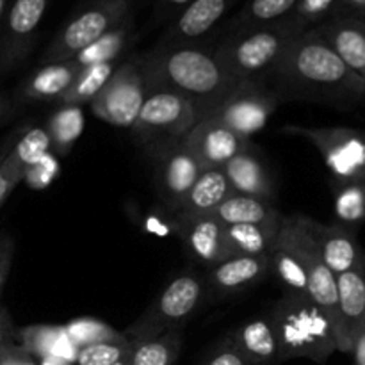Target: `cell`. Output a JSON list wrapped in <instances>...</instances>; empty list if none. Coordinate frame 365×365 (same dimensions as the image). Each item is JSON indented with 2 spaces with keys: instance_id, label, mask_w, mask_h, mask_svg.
Here are the masks:
<instances>
[{
  "instance_id": "obj_1",
  "label": "cell",
  "mask_w": 365,
  "mask_h": 365,
  "mask_svg": "<svg viewBox=\"0 0 365 365\" xmlns=\"http://www.w3.org/2000/svg\"><path fill=\"white\" fill-rule=\"evenodd\" d=\"M267 81L280 100H323L355 106L365 100V82L356 77L317 32H299Z\"/></svg>"
},
{
  "instance_id": "obj_2",
  "label": "cell",
  "mask_w": 365,
  "mask_h": 365,
  "mask_svg": "<svg viewBox=\"0 0 365 365\" xmlns=\"http://www.w3.org/2000/svg\"><path fill=\"white\" fill-rule=\"evenodd\" d=\"M146 82V91L166 89L195 103L202 120L239 82H235L216 56L189 45H175L134 57Z\"/></svg>"
},
{
  "instance_id": "obj_3",
  "label": "cell",
  "mask_w": 365,
  "mask_h": 365,
  "mask_svg": "<svg viewBox=\"0 0 365 365\" xmlns=\"http://www.w3.org/2000/svg\"><path fill=\"white\" fill-rule=\"evenodd\" d=\"M267 317L280 346V362L309 359L324 364L339 351L330 321L309 296L285 291Z\"/></svg>"
},
{
  "instance_id": "obj_4",
  "label": "cell",
  "mask_w": 365,
  "mask_h": 365,
  "mask_svg": "<svg viewBox=\"0 0 365 365\" xmlns=\"http://www.w3.org/2000/svg\"><path fill=\"white\" fill-rule=\"evenodd\" d=\"M205 282L195 271H184L166 284L145 312L123 334L132 342L159 337L171 330H182L198 310Z\"/></svg>"
},
{
  "instance_id": "obj_5",
  "label": "cell",
  "mask_w": 365,
  "mask_h": 365,
  "mask_svg": "<svg viewBox=\"0 0 365 365\" xmlns=\"http://www.w3.org/2000/svg\"><path fill=\"white\" fill-rule=\"evenodd\" d=\"M298 34L294 27L260 29L250 32L245 38L225 43L214 56L235 82H266L284 57L289 43Z\"/></svg>"
},
{
  "instance_id": "obj_6",
  "label": "cell",
  "mask_w": 365,
  "mask_h": 365,
  "mask_svg": "<svg viewBox=\"0 0 365 365\" xmlns=\"http://www.w3.org/2000/svg\"><path fill=\"white\" fill-rule=\"evenodd\" d=\"M280 132L298 135L316 146L335 182L365 184V132L349 127L285 125Z\"/></svg>"
},
{
  "instance_id": "obj_7",
  "label": "cell",
  "mask_w": 365,
  "mask_h": 365,
  "mask_svg": "<svg viewBox=\"0 0 365 365\" xmlns=\"http://www.w3.org/2000/svg\"><path fill=\"white\" fill-rule=\"evenodd\" d=\"M200 121L195 103L166 89L146 91L141 110L130 132L141 146L160 139H184Z\"/></svg>"
},
{
  "instance_id": "obj_8",
  "label": "cell",
  "mask_w": 365,
  "mask_h": 365,
  "mask_svg": "<svg viewBox=\"0 0 365 365\" xmlns=\"http://www.w3.org/2000/svg\"><path fill=\"white\" fill-rule=\"evenodd\" d=\"M280 98L264 81L239 82L217 106L203 118H214L241 138L252 141L257 132L269 123Z\"/></svg>"
},
{
  "instance_id": "obj_9",
  "label": "cell",
  "mask_w": 365,
  "mask_h": 365,
  "mask_svg": "<svg viewBox=\"0 0 365 365\" xmlns=\"http://www.w3.org/2000/svg\"><path fill=\"white\" fill-rule=\"evenodd\" d=\"M143 148L152 160L153 178L160 200L168 212L175 214L203 171V166L185 146L184 139H160Z\"/></svg>"
},
{
  "instance_id": "obj_10",
  "label": "cell",
  "mask_w": 365,
  "mask_h": 365,
  "mask_svg": "<svg viewBox=\"0 0 365 365\" xmlns=\"http://www.w3.org/2000/svg\"><path fill=\"white\" fill-rule=\"evenodd\" d=\"M146 98V82L134 59L120 64L98 95L89 102L91 113L118 128H132Z\"/></svg>"
},
{
  "instance_id": "obj_11",
  "label": "cell",
  "mask_w": 365,
  "mask_h": 365,
  "mask_svg": "<svg viewBox=\"0 0 365 365\" xmlns=\"http://www.w3.org/2000/svg\"><path fill=\"white\" fill-rule=\"evenodd\" d=\"M123 13V6L113 2L107 7H95V9L84 11L75 20L66 25L59 38L48 46L45 52L43 63H61V61L73 59L77 53L98 41L102 36L113 31L114 24L120 20Z\"/></svg>"
},
{
  "instance_id": "obj_12",
  "label": "cell",
  "mask_w": 365,
  "mask_h": 365,
  "mask_svg": "<svg viewBox=\"0 0 365 365\" xmlns=\"http://www.w3.org/2000/svg\"><path fill=\"white\" fill-rule=\"evenodd\" d=\"M173 230L191 259L210 267L232 255L227 227L216 216L175 217Z\"/></svg>"
},
{
  "instance_id": "obj_13",
  "label": "cell",
  "mask_w": 365,
  "mask_h": 365,
  "mask_svg": "<svg viewBox=\"0 0 365 365\" xmlns=\"http://www.w3.org/2000/svg\"><path fill=\"white\" fill-rule=\"evenodd\" d=\"M184 143L205 170V168H223L252 141L241 138L214 118H202L189 130Z\"/></svg>"
},
{
  "instance_id": "obj_14",
  "label": "cell",
  "mask_w": 365,
  "mask_h": 365,
  "mask_svg": "<svg viewBox=\"0 0 365 365\" xmlns=\"http://www.w3.org/2000/svg\"><path fill=\"white\" fill-rule=\"evenodd\" d=\"M46 9V0H16L7 16L0 41V71L13 70L25 59L31 39Z\"/></svg>"
},
{
  "instance_id": "obj_15",
  "label": "cell",
  "mask_w": 365,
  "mask_h": 365,
  "mask_svg": "<svg viewBox=\"0 0 365 365\" xmlns=\"http://www.w3.org/2000/svg\"><path fill=\"white\" fill-rule=\"evenodd\" d=\"M309 228L321 260L335 277L353 269L365 259V253L356 239V228L344 227L341 223L323 225L310 217Z\"/></svg>"
},
{
  "instance_id": "obj_16",
  "label": "cell",
  "mask_w": 365,
  "mask_h": 365,
  "mask_svg": "<svg viewBox=\"0 0 365 365\" xmlns=\"http://www.w3.org/2000/svg\"><path fill=\"white\" fill-rule=\"evenodd\" d=\"M271 273L269 257L230 255L209 267L207 285L220 298L239 294Z\"/></svg>"
},
{
  "instance_id": "obj_17",
  "label": "cell",
  "mask_w": 365,
  "mask_h": 365,
  "mask_svg": "<svg viewBox=\"0 0 365 365\" xmlns=\"http://www.w3.org/2000/svg\"><path fill=\"white\" fill-rule=\"evenodd\" d=\"M223 171L227 175L232 191L237 195L257 196V198L271 200V202L277 196L274 180L271 178L269 170L266 168L253 143H250L234 159L228 160L223 166Z\"/></svg>"
},
{
  "instance_id": "obj_18",
  "label": "cell",
  "mask_w": 365,
  "mask_h": 365,
  "mask_svg": "<svg viewBox=\"0 0 365 365\" xmlns=\"http://www.w3.org/2000/svg\"><path fill=\"white\" fill-rule=\"evenodd\" d=\"M316 32L365 82V18H335Z\"/></svg>"
},
{
  "instance_id": "obj_19",
  "label": "cell",
  "mask_w": 365,
  "mask_h": 365,
  "mask_svg": "<svg viewBox=\"0 0 365 365\" xmlns=\"http://www.w3.org/2000/svg\"><path fill=\"white\" fill-rule=\"evenodd\" d=\"M228 341L248 360L250 365H273L280 362V346L269 317L246 321L228 335Z\"/></svg>"
},
{
  "instance_id": "obj_20",
  "label": "cell",
  "mask_w": 365,
  "mask_h": 365,
  "mask_svg": "<svg viewBox=\"0 0 365 365\" xmlns=\"http://www.w3.org/2000/svg\"><path fill=\"white\" fill-rule=\"evenodd\" d=\"M81 70L73 59L43 64L21 82L18 96L24 102L32 103L59 102Z\"/></svg>"
},
{
  "instance_id": "obj_21",
  "label": "cell",
  "mask_w": 365,
  "mask_h": 365,
  "mask_svg": "<svg viewBox=\"0 0 365 365\" xmlns=\"http://www.w3.org/2000/svg\"><path fill=\"white\" fill-rule=\"evenodd\" d=\"M232 187L227 180L223 168H205L196 178L192 187L178 205L175 217L212 216L217 207L232 195Z\"/></svg>"
},
{
  "instance_id": "obj_22",
  "label": "cell",
  "mask_w": 365,
  "mask_h": 365,
  "mask_svg": "<svg viewBox=\"0 0 365 365\" xmlns=\"http://www.w3.org/2000/svg\"><path fill=\"white\" fill-rule=\"evenodd\" d=\"M16 344L36 360L61 359L75 364L78 348L70 341L64 324H31L16 331Z\"/></svg>"
},
{
  "instance_id": "obj_23",
  "label": "cell",
  "mask_w": 365,
  "mask_h": 365,
  "mask_svg": "<svg viewBox=\"0 0 365 365\" xmlns=\"http://www.w3.org/2000/svg\"><path fill=\"white\" fill-rule=\"evenodd\" d=\"M339 312L348 341L365 323V259L353 269L337 277Z\"/></svg>"
},
{
  "instance_id": "obj_24",
  "label": "cell",
  "mask_w": 365,
  "mask_h": 365,
  "mask_svg": "<svg viewBox=\"0 0 365 365\" xmlns=\"http://www.w3.org/2000/svg\"><path fill=\"white\" fill-rule=\"evenodd\" d=\"M50 152V138L45 125H34L18 135L16 141L0 157V164L6 171L24 182V175L34 166L43 155Z\"/></svg>"
},
{
  "instance_id": "obj_25",
  "label": "cell",
  "mask_w": 365,
  "mask_h": 365,
  "mask_svg": "<svg viewBox=\"0 0 365 365\" xmlns=\"http://www.w3.org/2000/svg\"><path fill=\"white\" fill-rule=\"evenodd\" d=\"M214 216L225 225H264L271 221H278L284 214L273 205L271 200L257 198V196H246L232 192L214 212Z\"/></svg>"
},
{
  "instance_id": "obj_26",
  "label": "cell",
  "mask_w": 365,
  "mask_h": 365,
  "mask_svg": "<svg viewBox=\"0 0 365 365\" xmlns=\"http://www.w3.org/2000/svg\"><path fill=\"white\" fill-rule=\"evenodd\" d=\"M284 220V217H282ZM282 220L264 225H232L227 227L232 255L269 257L280 230Z\"/></svg>"
},
{
  "instance_id": "obj_27",
  "label": "cell",
  "mask_w": 365,
  "mask_h": 365,
  "mask_svg": "<svg viewBox=\"0 0 365 365\" xmlns=\"http://www.w3.org/2000/svg\"><path fill=\"white\" fill-rule=\"evenodd\" d=\"M86 118L81 106H59L46 120L45 128L50 138V152L57 157L70 155L71 148L84 132Z\"/></svg>"
},
{
  "instance_id": "obj_28",
  "label": "cell",
  "mask_w": 365,
  "mask_h": 365,
  "mask_svg": "<svg viewBox=\"0 0 365 365\" xmlns=\"http://www.w3.org/2000/svg\"><path fill=\"white\" fill-rule=\"evenodd\" d=\"M225 9H227V0H195L189 4L175 27V38L178 39L177 45H185V41L202 38L223 16Z\"/></svg>"
},
{
  "instance_id": "obj_29",
  "label": "cell",
  "mask_w": 365,
  "mask_h": 365,
  "mask_svg": "<svg viewBox=\"0 0 365 365\" xmlns=\"http://www.w3.org/2000/svg\"><path fill=\"white\" fill-rule=\"evenodd\" d=\"M182 349V330H171L159 337L132 342L128 365H177Z\"/></svg>"
},
{
  "instance_id": "obj_30",
  "label": "cell",
  "mask_w": 365,
  "mask_h": 365,
  "mask_svg": "<svg viewBox=\"0 0 365 365\" xmlns=\"http://www.w3.org/2000/svg\"><path fill=\"white\" fill-rule=\"evenodd\" d=\"M116 68V61H114V63L93 64V66L82 68L77 73V77H75L73 84L68 88V91L61 96V100L57 103H59V106L81 107L84 106V103H89L96 95H98L100 89L106 86V82L109 81L110 75L114 73Z\"/></svg>"
},
{
  "instance_id": "obj_31",
  "label": "cell",
  "mask_w": 365,
  "mask_h": 365,
  "mask_svg": "<svg viewBox=\"0 0 365 365\" xmlns=\"http://www.w3.org/2000/svg\"><path fill=\"white\" fill-rule=\"evenodd\" d=\"M334 209L337 221L344 227L356 228L365 221L364 182L334 180Z\"/></svg>"
},
{
  "instance_id": "obj_32",
  "label": "cell",
  "mask_w": 365,
  "mask_h": 365,
  "mask_svg": "<svg viewBox=\"0 0 365 365\" xmlns=\"http://www.w3.org/2000/svg\"><path fill=\"white\" fill-rule=\"evenodd\" d=\"M64 330L78 349L98 344V342L118 341V339L125 337L123 331L116 330L110 324L95 319V317H78V319L70 321L68 324H64Z\"/></svg>"
},
{
  "instance_id": "obj_33",
  "label": "cell",
  "mask_w": 365,
  "mask_h": 365,
  "mask_svg": "<svg viewBox=\"0 0 365 365\" xmlns=\"http://www.w3.org/2000/svg\"><path fill=\"white\" fill-rule=\"evenodd\" d=\"M125 43H127V31L125 29H113L106 36H102L98 41H95L91 46L77 53L73 61L78 68L102 63H114L116 57L120 56L121 48L125 46Z\"/></svg>"
},
{
  "instance_id": "obj_34",
  "label": "cell",
  "mask_w": 365,
  "mask_h": 365,
  "mask_svg": "<svg viewBox=\"0 0 365 365\" xmlns=\"http://www.w3.org/2000/svg\"><path fill=\"white\" fill-rule=\"evenodd\" d=\"M132 341L125 335L118 341L98 342V344L81 348L75 359V365H116L128 359Z\"/></svg>"
},
{
  "instance_id": "obj_35",
  "label": "cell",
  "mask_w": 365,
  "mask_h": 365,
  "mask_svg": "<svg viewBox=\"0 0 365 365\" xmlns=\"http://www.w3.org/2000/svg\"><path fill=\"white\" fill-rule=\"evenodd\" d=\"M59 157L56 153L48 152L34 166L29 168L27 173L24 175V182L31 189L41 191V189H46L50 184H53V180L59 177Z\"/></svg>"
},
{
  "instance_id": "obj_36",
  "label": "cell",
  "mask_w": 365,
  "mask_h": 365,
  "mask_svg": "<svg viewBox=\"0 0 365 365\" xmlns=\"http://www.w3.org/2000/svg\"><path fill=\"white\" fill-rule=\"evenodd\" d=\"M296 2L298 0H253L248 18L253 24H267L289 13Z\"/></svg>"
},
{
  "instance_id": "obj_37",
  "label": "cell",
  "mask_w": 365,
  "mask_h": 365,
  "mask_svg": "<svg viewBox=\"0 0 365 365\" xmlns=\"http://www.w3.org/2000/svg\"><path fill=\"white\" fill-rule=\"evenodd\" d=\"M339 0H302L298 6V20H296V24L292 27L298 32H302L303 25L319 20Z\"/></svg>"
},
{
  "instance_id": "obj_38",
  "label": "cell",
  "mask_w": 365,
  "mask_h": 365,
  "mask_svg": "<svg viewBox=\"0 0 365 365\" xmlns=\"http://www.w3.org/2000/svg\"><path fill=\"white\" fill-rule=\"evenodd\" d=\"M203 365H250V362L230 344L228 339H225V342H221V344L207 356Z\"/></svg>"
},
{
  "instance_id": "obj_39",
  "label": "cell",
  "mask_w": 365,
  "mask_h": 365,
  "mask_svg": "<svg viewBox=\"0 0 365 365\" xmlns=\"http://www.w3.org/2000/svg\"><path fill=\"white\" fill-rule=\"evenodd\" d=\"M14 259V239L7 232H0V294L11 273Z\"/></svg>"
},
{
  "instance_id": "obj_40",
  "label": "cell",
  "mask_w": 365,
  "mask_h": 365,
  "mask_svg": "<svg viewBox=\"0 0 365 365\" xmlns=\"http://www.w3.org/2000/svg\"><path fill=\"white\" fill-rule=\"evenodd\" d=\"M0 365H39L38 360L29 355L24 348L18 344L6 346L0 349Z\"/></svg>"
},
{
  "instance_id": "obj_41",
  "label": "cell",
  "mask_w": 365,
  "mask_h": 365,
  "mask_svg": "<svg viewBox=\"0 0 365 365\" xmlns=\"http://www.w3.org/2000/svg\"><path fill=\"white\" fill-rule=\"evenodd\" d=\"M16 328H14L13 319L9 312L0 305V349L6 346L16 344Z\"/></svg>"
},
{
  "instance_id": "obj_42",
  "label": "cell",
  "mask_w": 365,
  "mask_h": 365,
  "mask_svg": "<svg viewBox=\"0 0 365 365\" xmlns=\"http://www.w3.org/2000/svg\"><path fill=\"white\" fill-rule=\"evenodd\" d=\"M339 18H365V0H339Z\"/></svg>"
},
{
  "instance_id": "obj_43",
  "label": "cell",
  "mask_w": 365,
  "mask_h": 365,
  "mask_svg": "<svg viewBox=\"0 0 365 365\" xmlns=\"http://www.w3.org/2000/svg\"><path fill=\"white\" fill-rule=\"evenodd\" d=\"M18 184H21L20 178H16L14 175H11L9 171L4 170L2 164H0V209H2V205L6 203V200L9 198L11 192L16 189Z\"/></svg>"
},
{
  "instance_id": "obj_44",
  "label": "cell",
  "mask_w": 365,
  "mask_h": 365,
  "mask_svg": "<svg viewBox=\"0 0 365 365\" xmlns=\"http://www.w3.org/2000/svg\"><path fill=\"white\" fill-rule=\"evenodd\" d=\"M349 353L353 355L355 365H365V323L353 335Z\"/></svg>"
},
{
  "instance_id": "obj_45",
  "label": "cell",
  "mask_w": 365,
  "mask_h": 365,
  "mask_svg": "<svg viewBox=\"0 0 365 365\" xmlns=\"http://www.w3.org/2000/svg\"><path fill=\"white\" fill-rule=\"evenodd\" d=\"M38 364H39V365H75V364H71V362H66V360L52 359V356H50V359H41V360H38Z\"/></svg>"
},
{
  "instance_id": "obj_46",
  "label": "cell",
  "mask_w": 365,
  "mask_h": 365,
  "mask_svg": "<svg viewBox=\"0 0 365 365\" xmlns=\"http://www.w3.org/2000/svg\"><path fill=\"white\" fill-rule=\"evenodd\" d=\"M7 110H9V100H7L4 95H0V120L6 116Z\"/></svg>"
},
{
  "instance_id": "obj_47",
  "label": "cell",
  "mask_w": 365,
  "mask_h": 365,
  "mask_svg": "<svg viewBox=\"0 0 365 365\" xmlns=\"http://www.w3.org/2000/svg\"><path fill=\"white\" fill-rule=\"evenodd\" d=\"M170 6H185V4H189L191 0H166Z\"/></svg>"
},
{
  "instance_id": "obj_48",
  "label": "cell",
  "mask_w": 365,
  "mask_h": 365,
  "mask_svg": "<svg viewBox=\"0 0 365 365\" xmlns=\"http://www.w3.org/2000/svg\"><path fill=\"white\" fill-rule=\"evenodd\" d=\"M4 6H6V0H0V14H2V11H4Z\"/></svg>"
},
{
  "instance_id": "obj_49",
  "label": "cell",
  "mask_w": 365,
  "mask_h": 365,
  "mask_svg": "<svg viewBox=\"0 0 365 365\" xmlns=\"http://www.w3.org/2000/svg\"><path fill=\"white\" fill-rule=\"evenodd\" d=\"M116 365H128V362H127V360H123V362H120V364H116Z\"/></svg>"
}]
</instances>
